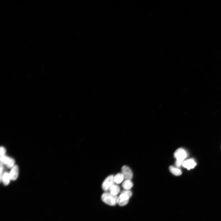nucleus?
Returning <instances> with one entry per match:
<instances>
[{
	"mask_svg": "<svg viewBox=\"0 0 221 221\" xmlns=\"http://www.w3.org/2000/svg\"><path fill=\"white\" fill-rule=\"evenodd\" d=\"M132 195V192L130 190H125L121 191L118 197L117 204L121 206L126 205Z\"/></svg>",
	"mask_w": 221,
	"mask_h": 221,
	"instance_id": "1",
	"label": "nucleus"
},
{
	"mask_svg": "<svg viewBox=\"0 0 221 221\" xmlns=\"http://www.w3.org/2000/svg\"><path fill=\"white\" fill-rule=\"evenodd\" d=\"M118 197L117 196L112 195L109 192H105L101 195V199L105 204L114 206L117 204Z\"/></svg>",
	"mask_w": 221,
	"mask_h": 221,
	"instance_id": "2",
	"label": "nucleus"
},
{
	"mask_svg": "<svg viewBox=\"0 0 221 221\" xmlns=\"http://www.w3.org/2000/svg\"><path fill=\"white\" fill-rule=\"evenodd\" d=\"M174 156L176 159V166L179 167L182 165L184 160L187 156V153L184 149L180 148L175 151Z\"/></svg>",
	"mask_w": 221,
	"mask_h": 221,
	"instance_id": "3",
	"label": "nucleus"
},
{
	"mask_svg": "<svg viewBox=\"0 0 221 221\" xmlns=\"http://www.w3.org/2000/svg\"><path fill=\"white\" fill-rule=\"evenodd\" d=\"M114 176L110 175L107 176L103 181L102 185V189L105 191L109 190L112 185L114 184Z\"/></svg>",
	"mask_w": 221,
	"mask_h": 221,
	"instance_id": "4",
	"label": "nucleus"
},
{
	"mask_svg": "<svg viewBox=\"0 0 221 221\" xmlns=\"http://www.w3.org/2000/svg\"><path fill=\"white\" fill-rule=\"evenodd\" d=\"M0 162L6 165L9 168H12L15 165V161L13 158L5 155L0 157Z\"/></svg>",
	"mask_w": 221,
	"mask_h": 221,
	"instance_id": "5",
	"label": "nucleus"
},
{
	"mask_svg": "<svg viewBox=\"0 0 221 221\" xmlns=\"http://www.w3.org/2000/svg\"><path fill=\"white\" fill-rule=\"evenodd\" d=\"M122 173L125 180H130L132 178L133 173L130 169L128 166L124 165L121 169Z\"/></svg>",
	"mask_w": 221,
	"mask_h": 221,
	"instance_id": "6",
	"label": "nucleus"
},
{
	"mask_svg": "<svg viewBox=\"0 0 221 221\" xmlns=\"http://www.w3.org/2000/svg\"><path fill=\"white\" fill-rule=\"evenodd\" d=\"M196 165V162L192 159L185 160L183 161L182 164V166L188 170L194 168Z\"/></svg>",
	"mask_w": 221,
	"mask_h": 221,
	"instance_id": "7",
	"label": "nucleus"
},
{
	"mask_svg": "<svg viewBox=\"0 0 221 221\" xmlns=\"http://www.w3.org/2000/svg\"><path fill=\"white\" fill-rule=\"evenodd\" d=\"M18 167L17 165H15L12 168L9 173L10 179L12 180H16L18 176Z\"/></svg>",
	"mask_w": 221,
	"mask_h": 221,
	"instance_id": "8",
	"label": "nucleus"
},
{
	"mask_svg": "<svg viewBox=\"0 0 221 221\" xmlns=\"http://www.w3.org/2000/svg\"><path fill=\"white\" fill-rule=\"evenodd\" d=\"M109 192L114 196H117L120 192V188L117 184H114L111 186L109 189Z\"/></svg>",
	"mask_w": 221,
	"mask_h": 221,
	"instance_id": "9",
	"label": "nucleus"
},
{
	"mask_svg": "<svg viewBox=\"0 0 221 221\" xmlns=\"http://www.w3.org/2000/svg\"><path fill=\"white\" fill-rule=\"evenodd\" d=\"M133 186V183L130 180H125L122 184V187L125 190H130Z\"/></svg>",
	"mask_w": 221,
	"mask_h": 221,
	"instance_id": "10",
	"label": "nucleus"
},
{
	"mask_svg": "<svg viewBox=\"0 0 221 221\" xmlns=\"http://www.w3.org/2000/svg\"><path fill=\"white\" fill-rule=\"evenodd\" d=\"M124 179V176L122 173H119L114 176V183L118 184L121 183Z\"/></svg>",
	"mask_w": 221,
	"mask_h": 221,
	"instance_id": "11",
	"label": "nucleus"
},
{
	"mask_svg": "<svg viewBox=\"0 0 221 221\" xmlns=\"http://www.w3.org/2000/svg\"><path fill=\"white\" fill-rule=\"evenodd\" d=\"M10 179L9 173L5 172L4 173L2 180L3 184L5 185H7L9 183Z\"/></svg>",
	"mask_w": 221,
	"mask_h": 221,
	"instance_id": "12",
	"label": "nucleus"
},
{
	"mask_svg": "<svg viewBox=\"0 0 221 221\" xmlns=\"http://www.w3.org/2000/svg\"><path fill=\"white\" fill-rule=\"evenodd\" d=\"M169 170L175 176H180L182 173V171L180 169L173 166H171L169 167Z\"/></svg>",
	"mask_w": 221,
	"mask_h": 221,
	"instance_id": "13",
	"label": "nucleus"
},
{
	"mask_svg": "<svg viewBox=\"0 0 221 221\" xmlns=\"http://www.w3.org/2000/svg\"><path fill=\"white\" fill-rule=\"evenodd\" d=\"M0 157H2L5 155L6 152V149L3 147L1 146L0 147Z\"/></svg>",
	"mask_w": 221,
	"mask_h": 221,
	"instance_id": "14",
	"label": "nucleus"
},
{
	"mask_svg": "<svg viewBox=\"0 0 221 221\" xmlns=\"http://www.w3.org/2000/svg\"><path fill=\"white\" fill-rule=\"evenodd\" d=\"M3 164L2 163L0 162V177L1 181L2 177L3 175L4 174L3 173Z\"/></svg>",
	"mask_w": 221,
	"mask_h": 221,
	"instance_id": "15",
	"label": "nucleus"
}]
</instances>
